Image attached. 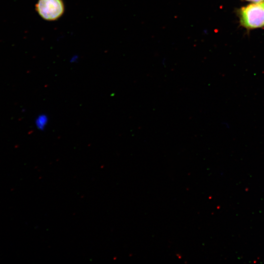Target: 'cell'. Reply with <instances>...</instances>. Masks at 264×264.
Here are the masks:
<instances>
[{"mask_svg": "<svg viewBox=\"0 0 264 264\" xmlns=\"http://www.w3.org/2000/svg\"><path fill=\"white\" fill-rule=\"evenodd\" d=\"M241 24L248 29L264 26V1L242 7L239 11Z\"/></svg>", "mask_w": 264, "mask_h": 264, "instance_id": "6da1fadb", "label": "cell"}, {"mask_svg": "<svg viewBox=\"0 0 264 264\" xmlns=\"http://www.w3.org/2000/svg\"><path fill=\"white\" fill-rule=\"evenodd\" d=\"M36 9L43 19L54 21L63 15L65 8L62 0H39Z\"/></svg>", "mask_w": 264, "mask_h": 264, "instance_id": "7a4b0ae2", "label": "cell"}, {"mask_svg": "<svg viewBox=\"0 0 264 264\" xmlns=\"http://www.w3.org/2000/svg\"><path fill=\"white\" fill-rule=\"evenodd\" d=\"M49 122V118L45 113H41L35 119V125L37 129L43 131L45 130Z\"/></svg>", "mask_w": 264, "mask_h": 264, "instance_id": "3957f363", "label": "cell"}, {"mask_svg": "<svg viewBox=\"0 0 264 264\" xmlns=\"http://www.w3.org/2000/svg\"><path fill=\"white\" fill-rule=\"evenodd\" d=\"M246 1L252 2H259L264 1V0H245Z\"/></svg>", "mask_w": 264, "mask_h": 264, "instance_id": "277c9868", "label": "cell"}]
</instances>
